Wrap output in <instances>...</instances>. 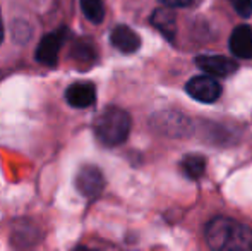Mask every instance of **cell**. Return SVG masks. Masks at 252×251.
<instances>
[{"mask_svg": "<svg viewBox=\"0 0 252 251\" xmlns=\"http://www.w3.org/2000/svg\"><path fill=\"white\" fill-rule=\"evenodd\" d=\"M206 243L216 251H252V229L226 217H216L206 225Z\"/></svg>", "mask_w": 252, "mask_h": 251, "instance_id": "cell-1", "label": "cell"}, {"mask_svg": "<svg viewBox=\"0 0 252 251\" xmlns=\"http://www.w3.org/2000/svg\"><path fill=\"white\" fill-rule=\"evenodd\" d=\"M130 115L124 108L105 107L94 119V134L98 141L105 146H119L129 138L130 133Z\"/></svg>", "mask_w": 252, "mask_h": 251, "instance_id": "cell-2", "label": "cell"}, {"mask_svg": "<svg viewBox=\"0 0 252 251\" xmlns=\"http://www.w3.org/2000/svg\"><path fill=\"white\" fill-rule=\"evenodd\" d=\"M186 91L190 98L201 104H213L221 97V84L213 76H194L187 81Z\"/></svg>", "mask_w": 252, "mask_h": 251, "instance_id": "cell-3", "label": "cell"}, {"mask_svg": "<svg viewBox=\"0 0 252 251\" xmlns=\"http://www.w3.org/2000/svg\"><path fill=\"white\" fill-rule=\"evenodd\" d=\"M196 66L213 77H228L239 69V62L225 55H199L196 57Z\"/></svg>", "mask_w": 252, "mask_h": 251, "instance_id": "cell-4", "label": "cell"}, {"mask_svg": "<svg viewBox=\"0 0 252 251\" xmlns=\"http://www.w3.org/2000/svg\"><path fill=\"white\" fill-rule=\"evenodd\" d=\"M76 186L79 193L86 198H96L105 188V179L100 169L96 167H83L77 174Z\"/></svg>", "mask_w": 252, "mask_h": 251, "instance_id": "cell-5", "label": "cell"}, {"mask_svg": "<svg viewBox=\"0 0 252 251\" xmlns=\"http://www.w3.org/2000/svg\"><path fill=\"white\" fill-rule=\"evenodd\" d=\"M65 100L74 108H88L96 100V88L90 81H79L65 90Z\"/></svg>", "mask_w": 252, "mask_h": 251, "instance_id": "cell-6", "label": "cell"}, {"mask_svg": "<svg viewBox=\"0 0 252 251\" xmlns=\"http://www.w3.org/2000/svg\"><path fill=\"white\" fill-rule=\"evenodd\" d=\"M228 47L233 57L244 59V61L252 59V28L247 24L237 26L230 35Z\"/></svg>", "mask_w": 252, "mask_h": 251, "instance_id": "cell-7", "label": "cell"}, {"mask_svg": "<svg viewBox=\"0 0 252 251\" xmlns=\"http://www.w3.org/2000/svg\"><path fill=\"white\" fill-rule=\"evenodd\" d=\"M63 41H65V33L63 31H55V33L47 35L38 45V62L45 64V66H55L57 61H59V52L62 48Z\"/></svg>", "mask_w": 252, "mask_h": 251, "instance_id": "cell-8", "label": "cell"}, {"mask_svg": "<svg viewBox=\"0 0 252 251\" xmlns=\"http://www.w3.org/2000/svg\"><path fill=\"white\" fill-rule=\"evenodd\" d=\"M110 41H112L113 47L119 52H122V54H134V52H137L141 47L139 35H137L132 28L124 26V24L113 28L112 35H110Z\"/></svg>", "mask_w": 252, "mask_h": 251, "instance_id": "cell-9", "label": "cell"}, {"mask_svg": "<svg viewBox=\"0 0 252 251\" xmlns=\"http://www.w3.org/2000/svg\"><path fill=\"white\" fill-rule=\"evenodd\" d=\"M151 24L159 33H163L166 40L173 41V38H175V16L170 10V7L156 9L151 16Z\"/></svg>", "mask_w": 252, "mask_h": 251, "instance_id": "cell-10", "label": "cell"}, {"mask_svg": "<svg viewBox=\"0 0 252 251\" xmlns=\"http://www.w3.org/2000/svg\"><path fill=\"white\" fill-rule=\"evenodd\" d=\"M180 169L189 179H199L204 174L206 158L202 155H186L180 162Z\"/></svg>", "mask_w": 252, "mask_h": 251, "instance_id": "cell-11", "label": "cell"}, {"mask_svg": "<svg viewBox=\"0 0 252 251\" xmlns=\"http://www.w3.org/2000/svg\"><path fill=\"white\" fill-rule=\"evenodd\" d=\"M81 9L88 21L94 24H100L105 17V5L103 0H81Z\"/></svg>", "mask_w": 252, "mask_h": 251, "instance_id": "cell-12", "label": "cell"}, {"mask_svg": "<svg viewBox=\"0 0 252 251\" xmlns=\"http://www.w3.org/2000/svg\"><path fill=\"white\" fill-rule=\"evenodd\" d=\"M233 9L237 10L240 17H251L252 16V0H230Z\"/></svg>", "mask_w": 252, "mask_h": 251, "instance_id": "cell-13", "label": "cell"}, {"mask_svg": "<svg viewBox=\"0 0 252 251\" xmlns=\"http://www.w3.org/2000/svg\"><path fill=\"white\" fill-rule=\"evenodd\" d=\"M196 0H159V3H163L165 7H170V9H177V7H189Z\"/></svg>", "mask_w": 252, "mask_h": 251, "instance_id": "cell-14", "label": "cell"}, {"mask_svg": "<svg viewBox=\"0 0 252 251\" xmlns=\"http://www.w3.org/2000/svg\"><path fill=\"white\" fill-rule=\"evenodd\" d=\"M3 40V26H2V17H0V43Z\"/></svg>", "mask_w": 252, "mask_h": 251, "instance_id": "cell-15", "label": "cell"}]
</instances>
